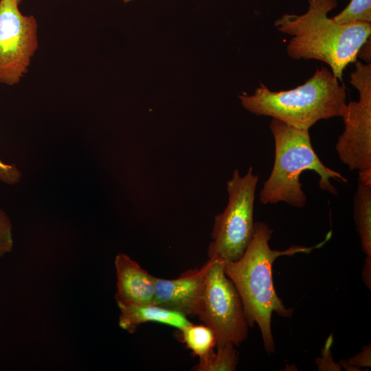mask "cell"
<instances>
[{"instance_id":"cell-17","label":"cell","mask_w":371,"mask_h":371,"mask_svg":"<svg viewBox=\"0 0 371 371\" xmlns=\"http://www.w3.org/2000/svg\"><path fill=\"white\" fill-rule=\"evenodd\" d=\"M21 172L14 164H8L0 159V181L8 184L14 185L20 181Z\"/></svg>"},{"instance_id":"cell-12","label":"cell","mask_w":371,"mask_h":371,"mask_svg":"<svg viewBox=\"0 0 371 371\" xmlns=\"http://www.w3.org/2000/svg\"><path fill=\"white\" fill-rule=\"evenodd\" d=\"M354 219L362 249L366 256L371 257V181L358 178L354 196Z\"/></svg>"},{"instance_id":"cell-1","label":"cell","mask_w":371,"mask_h":371,"mask_svg":"<svg viewBox=\"0 0 371 371\" xmlns=\"http://www.w3.org/2000/svg\"><path fill=\"white\" fill-rule=\"evenodd\" d=\"M273 232L265 223L256 222L253 236L243 256L235 261H224V271L240 295L248 326L258 324L268 354L276 351L271 327L272 313L285 318L293 315V309L286 308L274 288V261L282 256L309 254L322 247L332 235L329 232L325 239L315 246L292 245L284 250H276L271 249L269 244Z\"/></svg>"},{"instance_id":"cell-5","label":"cell","mask_w":371,"mask_h":371,"mask_svg":"<svg viewBox=\"0 0 371 371\" xmlns=\"http://www.w3.org/2000/svg\"><path fill=\"white\" fill-rule=\"evenodd\" d=\"M259 177L249 167L240 176L238 169L227 182L228 203L214 217L209 258L235 261L244 254L254 231V205Z\"/></svg>"},{"instance_id":"cell-2","label":"cell","mask_w":371,"mask_h":371,"mask_svg":"<svg viewBox=\"0 0 371 371\" xmlns=\"http://www.w3.org/2000/svg\"><path fill=\"white\" fill-rule=\"evenodd\" d=\"M337 3V0H308L306 12L284 13L274 21V26L291 36L286 45L291 58L324 63L341 80L344 69L357 61L361 47L370 38L371 23L335 22L328 15Z\"/></svg>"},{"instance_id":"cell-11","label":"cell","mask_w":371,"mask_h":371,"mask_svg":"<svg viewBox=\"0 0 371 371\" xmlns=\"http://www.w3.org/2000/svg\"><path fill=\"white\" fill-rule=\"evenodd\" d=\"M120 309L119 326L130 333L142 324L153 322L176 328L180 330L190 326L187 317L177 311L154 304H125L117 302Z\"/></svg>"},{"instance_id":"cell-9","label":"cell","mask_w":371,"mask_h":371,"mask_svg":"<svg viewBox=\"0 0 371 371\" xmlns=\"http://www.w3.org/2000/svg\"><path fill=\"white\" fill-rule=\"evenodd\" d=\"M207 267L208 261L201 268L188 270L175 279L155 277V293L152 304L186 316L196 315Z\"/></svg>"},{"instance_id":"cell-7","label":"cell","mask_w":371,"mask_h":371,"mask_svg":"<svg viewBox=\"0 0 371 371\" xmlns=\"http://www.w3.org/2000/svg\"><path fill=\"white\" fill-rule=\"evenodd\" d=\"M349 82L359 100L346 103L341 117L344 131L335 146L339 159L359 175L371 177V63L356 61Z\"/></svg>"},{"instance_id":"cell-4","label":"cell","mask_w":371,"mask_h":371,"mask_svg":"<svg viewBox=\"0 0 371 371\" xmlns=\"http://www.w3.org/2000/svg\"><path fill=\"white\" fill-rule=\"evenodd\" d=\"M269 128L275 144V159L269 178L260 192L262 204L284 202L295 207H303L307 197L302 189L300 176L305 170L319 176V187L337 195L330 179L346 183L341 173L325 166L315 152L308 130L300 129L272 118Z\"/></svg>"},{"instance_id":"cell-20","label":"cell","mask_w":371,"mask_h":371,"mask_svg":"<svg viewBox=\"0 0 371 371\" xmlns=\"http://www.w3.org/2000/svg\"><path fill=\"white\" fill-rule=\"evenodd\" d=\"M370 38H369L366 43L361 47L357 58L363 59L364 63H370L371 60V45Z\"/></svg>"},{"instance_id":"cell-22","label":"cell","mask_w":371,"mask_h":371,"mask_svg":"<svg viewBox=\"0 0 371 371\" xmlns=\"http://www.w3.org/2000/svg\"><path fill=\"white\" fill-rule=\"evenodd\" d=\"M119 1H122L124 3H129V2L132 1L133 0H119Z\"/></svg>"},{"instance_id":"cell-6","label":"cell","mask_w":371,"mask_h":371,"mask_svg":"<svg viewBox=\"0 0 371 371\" xmlns=\"http://www.w3.org/2000/svg\"><path fill=\"white\" fill-rule=\"evenodd\" d=\"M196 315L214 333L216 347L239 345L248 324L240 295L224 271V260L209 258Z\"/></svg>"},{"instance_id":"cell-3","label":"cell","mask_w":371,"mask_h":371,"mask_svg":"<svg viewBox=\"0 0 371 371\" xmlns=\"http://www.w3.org/2000/svg\"><path fill=\"white\" fill-rule=\"evenodd\" d=\"M346 98V87L325 67L317 68L293 89L276 91L261 83L253 94L239 95L242 106L250 113L305 130L321 120L341 117Z\"/></svg>"},{"instance_id":"cell-10","label":"cell","mask_w":371,"mask_h":371,"mask_svg":"<svg viewBox=\"0 0 371 371\" xmlns=\"http://www.w3.org/2000/svg\"><path fill=\"white\" fill-rule=\"evenodd\" d=\"M117 302L125 304H150L155 293V277L125 254L115 256Z\"/></svg>"},{"instance_id":"cell-8","label":"cell","mask_w":371,"mask_h":371,"mask_svg":"<svg viewBox=\"0 0 371 371\" xmlns=\"http://www.w3.org/2000/svg\"><path fill=\"white\" fill-rule=\"evenodd\" d=\"M16 0H0V83L18 84L27 74L38 46V23L24 15Z\"/></svg>"},{"instance_id":"cell-18","label":"cell","mask_w":371,"mask_h":371,"mask_svg":"<svg viewBox=\"0 0 371 371\" xmlns=\"http://www.w3.org/2000/svg\"><path fill=\"white\" fill-rule=\"evenodd\" d=\"M333 342L332 335L326 340V344L323 349L322 357L321 359L316 360V364L318 366L319 370H339V365L335 364L333 361L330 354V346Z\"/></svg>"},{"instance_id":"cell-21","label":"cell","mask_w":371,"mask_h":371,"mask_svg":"<svg viewBox=\"0 0 371 371\" xmlns=\"http://www.w3.org/2000/svg\"><path fill=\"white\" fill-rule=\"evenodd\" d=\"M371 257L366 256L365 264L363 267V280L367 286L370 289L371 282Z\"/></svg>"},{"instance_id":"cell-14","label":"cell","mask_w":371,"mask_h":371,"mask_svg":"<svg viewBox=\"0 0 371 371\" xmlns=\"http://www.w3.org/2000/svg\"><path fill=\"white\" fill-rule=\"evenodd\" d=\"M238 359L232 344L217 347L207 360L199 363L194 368L197 371H234L236 370Z\"/></svg>"},{"instance_id":"cell-19","label":"cell","mask_w":371,"mask_h":371,"mask_svg":"<svg viewBox=\"0 0 371 371\" xmlns=\"http://www.w3.org/2000/svg\"><path fill=\"white\" fill-rule=\"evenodd\" d=\"M370 345L366 346L362 351L350 358L348 362L353 366L370 367Z\"/></svg>"},{"instance_id":"cell-15","label":"cell","mask_w":371,"mask_h":371,"mask_svg":"<svg viewBox=\"0 0 371 371\" xmlns=\"http://www.w3.org/2000/svg\"><path fill=\"white\" fill-rule=\"evenodd\" d=\"M332 19L341 24L371 23V0H350L348 5Z\"/></svg>"},{"instance_id":"cell-23","label":"cell","mask_w":371,"mask_h":371,"mask_svg":"<svg viewBox=\"0 0 371 371\" xmlns=\"http://www.w3.org/2000/svg\"><path fill=\"white\" fill-rule=\"evenodd\" d=\"M16 1H18L19 3L21 2V0H16Z\"/></svg>"},{"instance_id":"cell-16","label":"cell","mask_w":371,"mask_h":371,"mask_svg":"<svg viewBox=\"0 0 371 371\" xmlns=\"http://www.w3.org/2000/svg\"><path fill=\"white\" fill-rule=\"evenodd\" d=\"M12 225L8 214L0 209V259L13 248Z\"/></svg>"},{"instance_id":"cell-13","label":"cell","mask_w":371,"mask_h":371,"mask_svg":"<svg viewBox=\"0 0 371 371\" xmlns=\"http://www.w3.org/2000/svg\"><path fill=\"white\" fill-rule=\"evenodd\" d=\"M183 341L192 352L204 362L214 352L216 340L213 331L207 326L193 324L181 330Z\"/></svg>"}]
</instances>
